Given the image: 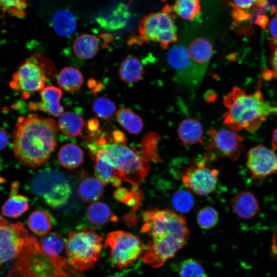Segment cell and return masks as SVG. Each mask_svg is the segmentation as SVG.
<instances>
[{"mask_svg":"<svg viewBox=\"0 0 277 277\" xmlns=\"http://www.w3.org/2000/svg\"><path fill=\"white\" fill-rule=\"evenodd\" d=\"M142 233L151 240L146 245L142 260L154 268L174 256L187 242L189 231L185 218L171 209L153 208L143 213Z\"/></svg>","mask_w":277,"mask_h":277,"instance_id":"6da1fadb","label":"cell"},{"mask_svg":"<svg viewBox=\"0 0 277 277\" xmlns=\"http://www.w3.org/2000/svg\"><path fill=\"white\" fill-rule=\"evenodd\" d=\"M57 132V124L51 118L33 113L20 116L13 132L15 157L29 167L43 165L56 146Z\"/></svg>","mask_w":277,"mask_h":277,"instance_id":"7a4b0ae2","label":"cell"},{"mask_svg":"<svg viewBox=\"0 0 277 277\" xmlns=\"http://www.w3.org/2000/svg\"><path fill=\"white\" fill-rule=\"evenodd\" d=\"M224 104V124L233 131L245 130L254 132L270 115L277 113V106L266 101L261 89L247 93L239 87H234L226 95Z\"/></svg>","mask_w":277,"mask_h":277,"instance_id":"3957f363","label":"cell"},{"mask_svg":"<svg viewBox=\"0 0 277 277\" xmlns=\"http://www.w3.org/2000/svg\"><path fill=\"white\" fill-rule=\"evenodd\" d=\"M103 238L92 228L82 227L71 231L66 244L69 264L78 271L92 268L99 260Z\"/></svg>","mask_w":277,"mask_h":277,"instance_id":"277c9868","label":"cell"},{"mask_svg":"<svg viewBox=\"0 0 277 277\" xmlns=\"http://www.w3.org/2000/svg\"><path fill=\"white\" fill-rule=\"evenodd\" d=\"M56 69L54 64L39 53L30 56L13 74L10 87L27 98L31 93L45 88L47 78H54Z\"/></svg>","mask_w":277,"mask_h":277,"instance_id":"5b68a950","label":"cell"},{"mask_svg":"<svg viewBox=\"0 0 277 277\" xmlns=\"http://www.w3.org/2000/svg\"><path fill=\"white\" fill-rule=\"evenodd\" d=\"M18 258L14 269V277H67L32 235L29 236Z\"/></svg>","mask_w":277,"mask_h":277,"instance_id":"8992f818","label":"cell"},{"mask_svg":"<svg viewBox=\"0 0 277 277\" xmlns=\"http://www.w3.org/2000/svg\"><path fill=\"white\" fill-rule=\"evenodd\" d=\"M112 155L119 178L138 186L147 175L149 167L146 160L125 144L107 143L101 146Z\"/></svg>","mask_w":277,"mask_h":277,"instance_id":"52a82bcc","label":"cell"},{"mask_svg":"<svg viewBox=\"0 0 277 277\" xmlns=\"http://www.w3.org/2000/svg\"><path fill=\"white\" fill-rule=\"evenodd\" d=\"M105 247L109 250V260L112 265L118 269H123L141 258L146 245L138 236L116 230L107 235Z\"/></svg>","mask_w":277,"mask_h":277,"instance_id":"ba28073f","label":"cell"},{"mask_svg":"<svg viewBox=\"0 0 277 277\" xmlns=\"http://www.w3.org/2000/svg\"><path fill=\"white\" fill-rule=\"evenodd\" d=\"M31 188L35 194L42 197L53 208L65 205L72 193L66 176L61 172L52 170L37 174L32 180Z\"/></svg>","mask_w":277,"mask_h":277,"instance_id":"9c48e42d","label":"cell"},{"mask_svg":"<svg viewBox=\"0 0 277 277\" xmlns=\"http://www.w3.org/2000/svg\"><path fill=\"white\" fill-rule=\"evenodd\" d=\"M140 42H154L164 48L177 40L176 28L170 10L162 11L144 17L138 26Z\"/></svg>","mask_w":277,"mask_h":277,"instance_id":"30bf717a","label":"cell"},{"mask_svg":"<svg viewBox=\"0 0 277 277\" xmlns=\"http://www.w3.org/2000/svg\"><path fill=\"white\" fill-rule=\"evenodd\" d=\"M210 140L206 144L204 157L210 161L226 157L237 160L244 150V138L235 131L211 129Z\"/></svg>","mask_w":277,"mask_h":277,"instance_id":"8fae6325","label":"cell"},{"mask_svg":"<svg viewBox=\"0 0 277 277\" xmlns=\"http://www.w3.org/2000/svg\"><path fill=\"white\" fill-rule=\"evenodd\" d=\"M29 236L22 223H10L0 215V268L19 256Z\"/></svg>","mask_w":277,"mask_h":277,"instance_id":"7c38bea8","label":"cell"},{"mask_svg":"<svg viewBox=\"0 0 277 277\" xmlns=\"http://www.w3.org/2000/svg\"><path fill=\"white\" fill-rule=\"evenodd\" d=\"M219 171L210 168L203 161L196 162L184 171L182 181L184 185L196 194L205 195L216 188Z\"/></svg>","mask_w":277,"mask_h":277,"instance_id":"4fadbf2b","label":"cell"},{"mask_svg":"<svg viewBox=\"0 0 277 277\" xmlns=\"http://www.w3.org/2000/svg\"><path fill=\"white\" fill-rule=\"evenodd\" d=\"M167 60L180 79L191 84H197L206 71L193 62L187 48L182 45H175L169 50Z\"/></svg>","mask_w":277,"mask_h":277,"instance_id":"5bb4252c","label":"cell"},{"mask_svg":"<svg viewBox=\"0 0 277 277\" xmlns=\"http://www.w3.org/2000/svg\"><path fill=\"white\" fill-rule=\"evenodd\" d=\"M39 244L42 250L67 277H83L69 264L66 252V242L61 234L50 232L42 238Z\"/></svg>","mask_w":277,"mask_h":277,"instance_id":"9a60e30c","label":"cell"},{"mask_svg":"<svg viewBox=\"0 0 277 277\" xmlns=\"http://www.w3.org/2000/svg\"><path fill=\"white\" fill-rule=\"evenodd\" d=\"M246 166L256 178L277 173V155L272 150L262 145L251 148L246 155Z\"/></svg>","mask_w":277,"mask_h":277,"instance_id":"2e32d148","label":"cell"},{"mask_svg":"<svg viewBox=\"0 0 277 277\" xmlns=\"http://www.w3.org/2000/svg\"><path fill=\"white\" fill-rule=\"evenodd\" d=\"M92 159L95 161L94 172L96 178L104 185L111 183L113 186L119 187L122 181L118 177L111 154L106 149L97 147Z\"/></svg>","mask_w":277,"mask_h":277,"instance_id":"e0dca14e","label":"cell"},{"mask_svg":"<svg viewBox=\"0 0 277 277\" xmlns=\"http://www.w3.org/2000/svg\"><path fill=\"white\" fill-rule=\"evenodd\" d=\"M62 91L53 86L46 87L40 92L41 102H32L28 105L30 110H40L48 112L54 116H61L64 112V108L60 104Z\"/></svg>","mask_w":277,"mask_h":277,"instance_id":"ac0fdd59","label":"cell"},{"mask_svg":"<svg viewBox=\"0 0 277 277\" xmlns=\"http://www.w3.org/2000/svg\"><path fill=\"white\" fill-rule=\"evenodd\" d=\"M114 198L131 207L129 213L123 216V219L130 227L135 225L137 217L136 211L141 206L142 193L138 186H133L130 191L124 187L118 188L113 193Z\"/></svg>","mask_w":277,"mask_h":277,"instance_id":"d6986e66","label":"cell"},{"mask_svg":"<svg viewBox=\"0 0 277 277\" xmlns=\"http://www.w3.org/2000/svg\"><path fill=\"white\" fill-rule=\"evenodd\" d=\"M19 187L18 182L11 184L9 197L2 207V214L6 216L16 218L29 209L28 197L18 193Z\"/></svg>","mask_w":277,"mask_h":277,"instance_id":"ffe728a7","label":"cell"},{"mask_svg":"<svg viewBox=\"0 0 277 277\" xmlns=\"http://www.w3.org/2000/svg\"><path fill=\"white\" fill-rule=\"evenodd\" d=\"M233 210L240 218L249 220L255 216L260 210V205L255 195L249 191L238 193L231 202Z\"/></svg>","mask_w":277,"mask_h":277,"instance_id":"44dd1931","label":"cell"},{"mask_svg":"<svg viewBox=\"0 0 277 277\" xmlns=\"http://www.w3.org/2000/svg\"><path fill=\"white\" fill-rule=\"evenodd\" d=\"M187 50L193 62L200 68L206 70L212 55V47L206 38L200 37L193 40Z\"/></svg>","mask_w":277,"mask_h":277,"instance_id":"7402d4cb","label":"cell"},{"mask_svg":"<svg viewBox=\"0 0 277 277\" xmlns=\"http://www.w3.org/2000/svg\"><path fill=\"white\" fill-rule=\"evenodd\" d=\"M177 135L180 140L186 144L192 145L202 143L203 135L202 125L196 119L186 118L180 123Z\"/></svg>","mask_w":277,"mask_h":277,"instance_id":"603a6c76","label":"cell"},{"mask_svg":"<svg viewBox=\"0 0 277 277\" xmlns=\"http://www.w3.org/2000/svg\"><path fill=\"white\" fill-rule=\"evenodd\" d=\"M73 49L76 56L81 59L92 58L98 51V39L93 34H81L74 40Z\"/></svg>","mask_w":277,"mask_h":277,"instance_id":"cb8c5ba5","label":"cell"},{"mask_svg":"<svg viewBox=\"0 0 277 277\" xmlns=\"http://www.w3.org/2000/svg\"><path fill=\"white\" fill-rule=\"evenodd\" d=\"M86 215L88 221L97 226H103L109 222H115L118 219L108 206L101 202L92 203L87 208Z\"/></svg>","mask_w":277,"mask_h":277,"instance_id":"d4e9b609","label":"cell"},{"mask_svg":"<svg viewBox=\"0 0 277 277\" xmlns=\"http://www.w3.org/2000/svg\"><path fill=\"white\" fill-rule=\"evenodd\" d=\"M61 133L67 136H77L81 133L85 123L77 113L67 111L60 116L58 123Z\"/></svg>","mask_w":277,"mask_h":277,"instance_id":"484cf974","label":"cell"},{"mask_svg":"<svg viewBox=\"0 0 277 277\" xmlns=\"http://www.w3.org/2000/svg\"><path fill=\"white\" fill-rule=\"evenodd\" d=\"M60 164L67 169H74L80 166L84 161V153L77 145L67 143L61 147L58 155Z\"/></svg>","mask_w":277,"mask_h":277,"instance_id":"4316f807","label":"cell"},{"mask_svg":"<svg viewBox=\"0 0 277 277\" xmlns=\"http://www.w3.org/2000/svg\"><path fill=\"white\" fill-rule=\"evenodd\" d=\"M52 25L59 35L67 36L72 34L75 30L76 22L71 12L66 9H61L53 14Z\"/></svg>","mask_w":277,"mask_h":277,"instance_id":"83f0119b","label":"cell"},{"mask_svg":"<svg viewBox=\"0 0 277 277\" xmlns=\"http://www.w3.org/2000/svg\"><path fill=\"white\" fill-rule=\"evenodd\" d=\"M118 73L121 79L126 83H134L141 79L144 69L141 61L136 57L126 58L121 63Z\"/></svg>","mask_w":277,"mask_h":277,"instance_id":"f1b7e54d","label":"cell"},{"mask_svg":"<svg viewBox=\"0 0 277 277\" xmlns=\"http://www.w3.org/2000/svg\"><path fill=\"white\" fill-rule=\"evenodd\" d=\"M104 184L97 179L87 177L80 183L78 194L85 202H95L103 195Z\"/></svg>","mask_w":277,"mask_h":277,"instance_id":"f546056e","label":"cell"},{"mask_svg":"<svg viewBox=\"0 0 277 277\" xmlns=\"http://www.w3.org/2000/svg\"><path fill=\"white\" fill-rule=\"evenodd\" d=\"M57 82L63 90L72 92L80 89L83 83L82 73L72 67H65L59 72Z\"/></svg>","mask_w":277,"mask_h":277,"instance_id":"4dcf8cb0","label":"cell"},{"mask_svg":"<svg viewBox=\"0 0 277 277\" xmlns=\"http://www.w3.org/2000/svg\"><path fill=\"white\" fill-rule=\"evenodd\" d=\"M29 229L36 235H45L53 227V220L47 211L37 210L29 215L28 222Z\"/></svg>","mask_w":277,"mask_h":277,"instance_id":"1f68e13d","label":"cell"},{"mask_svg":"<svg viewBox=\"0 0 277 277\" xmlns=\"http://www.w3.org/2000/svg\"><path fill=\"white\" fill-rule=\"evenodd\" d=\"M116 117L119 124L131 134H137L143 128L142 118L129 108L120 109L116 113Z\"/></svg>","mask_w":277,"mask_h":277,"instance_id":"d6a6232c","label":"cell"},{"mask_svg":"<svg viewBox=\"0 0 277 277\" xmlns=\"http://www.w3.org/2000/svg\"><path fill=\"white\" fill-rule=\"evenodd\" d=\"M129 15L128 8L125 4H119L109 14L101 15L97 22L102 27L109 29H117L124 26Z\"/></svg>","mask_w":277,"mask_h":277,"instance_id":"836d02e7","label":"cell"},{"mask_svg":"<svg viewBox=\"0 0 277 277\" xmlns=\"http://www.w3.org/2000/svg\"><path fill=\"white\" fill-rule=\"evenodd\" d=\"M174 12L180 17L187 19H194L200 13V1L197 0H179L173 5Z\"/></svg>","mask_w":277,"mask_h":277,"instance_id":"e575fe53","label":"cell"},{"mask_svg":"<svg viewBox=\"0 0 277 277\" xmlns=\"http://www.w3.org/2000/svg\"><path fill=\"white\" fill-rule=\"evenodd\" d=\"M93 112L100 118L108 120L110 119L116 111L115 104L105 97H96L93 102Z\"/></svg>","mask_w":277,"mask_h":277,"instance_id":"d590c367","label":"cell"},{"mask_svg":"<svg viewBox=\"0 0 277 277\" xmlns=\"http://www.w3.org/2000/svg\"><path fill=\"white\" fill-rule=\"evenodd\" d=\"M179 274L180 277H207L203 266L193 259H186L181 263Z\"/></svg>","mask_w":277,"mask_h":277,"instance_id":"8d00e7d4","label":"cell"},{"mask_svg":"<svg viewBox=\"0 0 277 277\" xmlns=\"http://www.w3.org/2000/svg\"><path fill=\"white\" fill-rule=\"evenodd\" d=\"M172 204L177 211L189 212L194 205V199L191 194L186 190H180L175 192L172 199Z\"/></svg>","mask_w":277,"mask_h":277,"instance_id":"74e56055","label":"cell"},{"mask_svg":"<svg viewBox=\"0 0 277 277\" xmlns=\"http://www.w3.org/2000/svg\"><path fill=\"white\" fill-rule=\"evenodd\" d=\"M219 221L217 211L212 207L206 206L202 208L197 215V222L203 229H209L214 227Z\"/></svg>","mask_w":277,"mask_h":277,"instance_id":"f35d334b","label":"cell"},{"mask_svg":"<svg viewBox=\"0 0 277 277\" xmlns=\"http://www.w3.org/2000/svg\"><path fill=\"white\" fill-rule=\"evenodd\" d=\"M27 6L26 1H0V9L20 18L26 15Z\"/></svg>","mask_w":277,"mask_h":277,"instance_id":"ab89813d","label":"cell"},{"mask_svg":"<svg viewBox=\"0 0 277 277\" xmlns=\"http://www.w3.org/2000/svg\"><path fill=\"white\" fill-rule=\"evenodd\" d=\"M270 46L272 52L270 62L271 69L265 70L263 76L267 80L271 78L277 79V40L272 39V41H270Z\"/></svg>","mask_w":277,"mask_h":277,"instance_id":"60d3db41","label":"cell"},{"mask_svg":"<svg viewBox=\"0 0 277 277\" xmlns=\"http://www.w3.org/2000/svg\"><path fill=\"white\" fill-rule=\"evenodd\" d=\"M229 3L233 8L241 10L249 9L254 6L265 7L268 4L266 1H234Z\"/></svg>","mask_w":277,"mask_h":277,"instance_id":"b9f144b4","label":"cell"},{"mask_svg":"<svg viewBox=\"0 0 277 277\" xmlns=\"http://www.w3.org/2000/svg\"><path fill=\"white\" fill-rule=\"evenodd\" d=\"M269 31L273 39L277 40V15L270 21L269 24Z\"/></svg>","mask_w":277,"mask_h":277,"instance_id":"7bdbcfd3","label":"cell"},{"mask_svg":"<svg viewBox=\"0 0 277 277\" xmlns=\"http://www.w3.org/2000/svg\"><path fill=\"white\" fill-rule=\"evenodd\" d=\"M113 143L115 144H125L126 138L124 134L120 130H115L112 133Z\"/></svg>","mask_w":277,"mask_h":277,"instance_id":"ee69618b","label":"cell"},{"mask_svg":"<svg viewBox=\"0 0 277 277\" xmlns=\"http://www.w3.org/2000/svg\"><path fill=\"white\" fill-rule=\"evenodd\" d=\"M9 143V136L4 129L0 128V150L4 149Z\"/></svg>","mask_w":277,"mask_h":277,"instance_id":"f6af8a7d","label":"cell"},{"mask_svg":"<svg viewBox=\"0 0 277 277\" xmlns=\"http://www.w3.org/2000/svg\"><path fill=\"white\" fill-rule=\"evenodd\" d=\"M99 122L97 119L93 118L88 122V128L90 134H93L98 130Z\"/></svg>","mask_w":277,"mask_h":277,"instance_id":"bcb514c9","label":"cell"},{"mask_svg":"<svg viewBox=\"0 0 277 277\" xmlns=\"http://www.w3.org/2000/svg\"><path fill=\"white\" fill-rule=\"evenodd\" d=\"M271 144L273 149L277 150V128L273 131Z\"/></svg>","mask_w":277,"mask_h":277,"instance_id":"7dc6e473","label":"cell"},{"mask_svg":"<svg viewBox=\"0 0 277 277\" xmlns=\"http://www.w3.org/2000/svg\"><path fill=\"white\" fill-rule=\"evenodd\" d=\"M124 275L123 273H116L115 274L110 275L108 277H123Z\"/></svg>","mask_w":277,"mask_h":277,"instance_id":"c3c4849f","label":"cell"},{"mask_svg":"<svg viewBox=\"0 0 277 277\" xmlns=\"http://www.w3.org/2000/svg\"><path fill=\"white\" fill-rule=\"evenodd\" d=\"M276 12H277V7H276Z\"/></svg>","mask_w":277,"mask_h":277,"instance_id":"681fc988","label":"cell"}]
</instances>
